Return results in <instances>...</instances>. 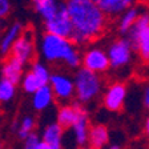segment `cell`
I'll list each match as a JSON object with an SVG mask.
<instances>
[{"instance_id":"34","label":"cell","mask_w":149,"mask_h":149,"mask_svg":"<svg viewBox=\"0 0 149 149\" xmlns=\"http://www.w3.org/2000/svg\"><path fill=\"white\" fill-rule=\"evenodd\" d=\"M148 109H149V107H148Z\"/></svg>"},{"instance_id":"27","label":"cell","mask_w":149,"mask_h":149,"mask_svg":"<svg viewBox=\"0 0 149 149\" xmlns=\"http://www.w3.org/2000/svg\"><path fill=\"white\" fill-rule=\"evenodd\" d=\"M144 130H145V134H146V139L149 140V117L145 120V124H144Z\"/></svg>"},{"instance_id":"25","label":"cell","mask_w":149,"mask_h":149,"mask_svg":"<svg viewBox=\"0 0 149 149\" xmlns=\"http://www.w3.org/2000/svg\"><path fill=\"white\" fill-rule=\"evenodd\" d=\"M12 11V1L11 0H0V19H4Z\"/></svg>"},{"instance_id":"19","label":"cell","mask_w":149,"mask_h":149,"mask_svg":"<svg viewBox=\"0 0 149 149\" xmlns=\"http://www.w3.org/2000/svg\"><path fill=\"white\" fill-rule=\"evenodd\" d=\"M64 129L57 123H49L41 132V141L49 145L52 149H63Z\"/></svg>"},{"instance_id":"22","label":"cell","mask_w":149,"mask_h":149,"mask_svg":"<svg viewBox=\"0 0 149 149\" xmlns=\"http://www.w3.org/2000/svg\"><path fill=\"white\" fill-rule=\"evenodd\" d=\"M16 95V85L6 79L0 77V104L12 101Z\"/></svg>"},{"instance_id":"30","label":"cell","mask_w":149,"mask_h":149,"mask_svg":"<svg viewBox=\"0 0 149 149\" xmlns=\"http://www.w3.org/2000/svg\"><path fill=\"white\" fill-rule=\"evenodd\" d=\"M3 29V19H0V32Z\"/></svg>"},{"instance_id":"5","label":"cell","mask_w":149,"mask_h":149,"mask_svg":"<svg viewBox=\"0 0 149 149\" xmlns=\"http://www.w3.org/2000/svg\"><path fill=\"white\" fill-rule=\"evenodd\" d=\"M105 51L109 60V69L120 71L129 67L133 61L134 51L125 36L112 40L105 48Z\"/></svg>"},{"instance_id":"18","label":"cell","mask_w":149,"mask_h":149,"mask_svg":"<svg viewBox=\"0 0 149 149\" xmlns=\"http://www.w3.org/2000/svg\"><path fill=\"white\" fill-rule=\"evenodd\" d=\"M109 144V130L102 124H93L88 133V146L92 149H104Z\"/></svg>"},{"instance_id":"13","label":"cell","mask_w":149,"mask_h":149,"mask_svg":"<svg viewBox=\"0 0 149 149\" xmlns=\"http://www.w3.org/2000/svg\"><path fill=\"white\" fill-rule=\"evenodd\" d=\"M109 19H117L127 9L136 6L137 0H93Z\"/></svg>"},{"instance_id":"24","label":"cell","mask_w":149,"mask_h":149,"mask_svg":"<svg viewBox=\"0 0 149 149\" xmlns=\"http://www.w3.org/2000/svg\"><path fill=\"white\" fill-rule=\"evenodd\" d=\"M40 143V139L36 133H32L24 140V148L23 149H37V145Z\"/></svg>"},{"instance_id":"26","label":"cell","mask_w":149,"mask_h":149,"mask_svg":"<svg viewBox=\"0 0 149 149\" xmlns=\"http://www.w3.org/2000/svg\"><path fill=\"white\" fill-rule=\"evenodd\" d=\"M143 102L144 105L148 108L149 107V84H146L145 87L143 88Z\"/></svg>"},{"instance_id":"12","label":"cell","mask_w":149,"mask_h":149,"mask_svg":"<svg viewBox=\"0 0 149 149\" xmlns=\"http://www.w3.org/2000/svg\"><path fill=\"white\" fill-rule=\"evenodd\" d=\"M87 113L85 108L80 105L79 102H72V104H63L56 113V123L63 128V129H71L76 121Z\"/></svg>"},{"instance_id":"9","label":"cell","mask_w":149,"mask_h":149,"mask_svg":"<svg viewBox=\"0 0 149 149\" xmlns=\"http://www.w3.org/2000/svg\"><path fill=\"white\" fill-rule=\"evenodd\" d=\"M128 97V88L123 81H113L102 91V105L107 111L118 112L124 108Z\"/></svg>"},{"instance_id":"8","label":"cell","mask_w":149,"mask_h":149,"mask_svg":"<svg viewBox=\"0 0 149 149\" xmlns=\"http://www.w3.org/2000/svg\"><path fill=\"white\" fill-rule=\"evenodd\" d=\"M35 33L32 29H24L20 37L15 41V44L11 48L9 56L16 59L23 65H27L31 63L35 57Z\"/></svg>"},{"instance_id":"20","label":"cell","mask_w":149,"mask_h":149,"mask_svg":"<svg viewBox=\"0 0 149 149\" xmlns=\"http://www.w3.org/2000/svg\"><path fill=\"white\" fill-rule=\"evenodd\" d=\"M55 101V96L49 85H44L32 93V107L37 112H43L48 109Z\"/></svg>"},{"instance_id":"3","label":"cell","mask_w":149,"mask_h":149,"mask_svg":"<svg viewBox=\"0 0 149 149\" xmlns=\"http://www.w3.org/2000/svg\"><path fill=\"white\" fill-rule=\"evenodd\" d=\"M74 84V97L76 102L85 105L95 101L104 91V80L101 74L93 73L88 69L80 67L73 74Z\"/></svg>"},{"instance_id":"15","label":"cell","mask_w":149,"mask_h":149,"mask_svg":"<svg viewBox=\"0 0 149 149\" xmlns=\"http://www.w3.org/2000/svg\"><path fill=\"white\" fill-rule=\"evenodd\" d=\"M65 1L67 0H35L33 8L45 23L55 17L60 9L65 7Z\"/></svg>"},{"instance_id":"4","label":"cell","mask_w":149,"mask_h":149,"mask_svg":"<svg viewBox=\"0 0 149 149\" xmlns=\"http://www.w3.org/2000/svg\"><path fill=\"white\" fill-rule=\"evenodd\" d=\"M129 40L130 45L134 51V55L143 61L149 63V12L143 11L137 19L136 24L132 27L125 36Z\"/></svg>"},{"instance_id":"7","label":"cell","mask_w":149,"mask_h":149,"mask_svg":"<svg viewBox=\"0 0 149 149\" xmlns=\"http://www.w3.org/2000/svg\"><path fill=\"white\" fill-rule=\"evenodd\" d=\"M81 67L97 74L109 71V60L107 51L99 45L88 47L81 52Z\"/></svg>"},{"instance_id":"2","label":"cell","mask_w":149,"mask_h":149,"mask_svg":"<svg viewBox=\"0 0 149 149\" xmlns=\"http://www.w3.org/2000/svg\"><path fill=\"white\" fill-rule=\"evenodd\" d=\"M40 57L47 63H63L71 69H79L81 65V52L69 39L56 35L44 33L39 43Z\"/></svg>"},{"instance_id":"17","label":"cell","mask_w":149,"mask_h":149,"mask_svg":"<svg viewBox=\"0 0 149 149\" xmlns=\"http://www.w3.org/2000/svg\"><path fill=\"white\" fill-rule=\"evenodd\" d=\"M23 74H24V65L16 59L8 56L1 65V77L17 85L22 83Z\"/></svg>"},{"instance_id":"16","label":"cell","mask_w":149,"mask_h":149,"mask_svg":"<svg viewBox=\"0 0 149 149\" xmlns=\"http://www.w3.org/2000/svg\"><path fill=\"white\" fill-rule=\"evenodd\" d=\"M143 11L144 9L140 6H134L121 13L117 17V22H116V28H117L118 33L123 35V36H127L128 32L132 29V27L136 24L137 19L143 13Z\"/></svg>"},{"instance_id":"11","label":"cell","mask_w":149,"mask_h":149,"mask_svg":"<svg viewBox=\"0 0 149 149\" xmlns=\"http://www.w3.org/2000/svg\"><path fill=\"white\" fill-rule=\"evenodd\" d=\"M44 28H45L47 33L56 35V36L65 37V39L71 37L73 28H72L71 19H69L68 12H67V3H65V7L60 9L59 13L55 17L51 19L49 22L44 23Z\"/></svg>"},{"instance_id":"29","label":"cell","mask_w":149,"mask_h":149,"mask_svg":"<svg viewBox=\"0 0 149 149\" xmlns=\"http://www.w3.org/2000/svg\"><path fill=\"white\" fill-rule=\"evenodd\" d=\"M108 149H123V148L118 144H111V145H108Z\"/></svg>"},{"instance_id":"14","label":"cell","mask_w":149,"mask_h":149,"mask_svg":"<svg viewBox=\"0 0 149 149\" xmlns=\"http://www.w3.org/2000/svg\"><path fill=\"white\" fill-rule=\"evenodd\" d=\"M24 32V25L20 22H13L0 36V55L9 56L11 48L15 44L20 35Z\"/></svg>"},{"instance_id":"10","label":"cell","mask_w":149,"mask_h":149,"mask_svg":"<svg viewBox=\"0 0 149 149\" xmlns=\"http://www.w3.org/2000/svg\"><path fill=\"white\" fill-rule=\"evenodd\" d=\"M48 85L52 89L55 99L64 104H68L69 100L74 97L73 77H71L69 74L63 73V72H55L51 74Z\"/></svg>"},{"instance_id":"33","label":"cell","mask_w":149,"mask_h":149,"mask_svg":"<svg viewBox=\"0 0 149 149\" xmlns=\"http://www.w3.org/2000/svg\"><path fill=\"white\" fill-rule=\"evenodd\" d=\"M32 1H35V0H32Z\"/></svg>"},{"instance_id":"32","label":"cell","mask_w":149,"mask_h":149,"mask_svg":"<svg viewBox=\"0 0 149 149\" xmlns=\"http://www.w3.org/2000/svg\"><path fill=\"white\" fill-rule=\"evenodd\" d=\"M0 149H1V144H0Z\"/></svg>"},{"instance_id":"1","label":"cell","mask_w":149,"mask_h":149,"mask_svg":"<svg viewBox=\"0 0 149 149\" xmlns=\"http://www.w3.org/2000/svg\"><path fill=\"white\" fill-rule=\"evenodd\" d=\"M65 3L73 28L69 40L76 47L87 45L107 32L109 17L93 0H67Z\"/></svg>"},{"instance_id":"28","label":"cell","mask_w":149,"mask_h":149,"mask_svg":"<svg viewBox=\"0 0 149 149\" xmlns=\"http://www.w3.org/2000/svg\"><path fill=\"white\" fill-rule=\"evenodd\" d=\"M37 149H52L49 145H47L45 143H43L40 140V143H39V145H37Z\"/></svg>"},{"instance_id":"21","label":"cell","mask_w":149,"mask_h":149,"mask_svg":"<svg viewBox=\"0 0 149 149\" xmlns=\"http://www.w3.org/2000/svg\"><path fill=\"white\" fill-rule=\"evenodd\" d=\"M89 128H91V123H89L88 113H84V115L76 121V124L71 128L76 145H79V146L83 148V146H85L88 144V133H89Z\"/></svg>"},{"instance_id":"6","label":"cell","mask_w":149,"mask_h":149,"mask_svg":"<svg viewBox=\"0 0 149 149\" xmlns=\"http://www.w3.org/2000/svg\"><path fill=\"white\" fill-rule=\"evenodd\" d=\"M51 71L48 68V65L43 61H33L29 67L27 72H24L22 79V87L24 92L27 93H33L36 92L39 88L48 85L51 79Z\"/></svg>"},{"instance_id":"31","label":"cell","mask_w":149,"mask_h":149,"mask_svg":"<svg viewBox=\"0 0 149 149\" xmlns=\"http://www.w3.org/2000/svg\"><path fill=\"white\" fill-rule=\"evenodd\" d=\"M80 149H92V148H89V146H83V148H80Z\"/></svg>"},{"instance_id":"23","label":"cell","mask_w":149,"mask_h":149,"mask_svg":"<svg viewBox=\"0 0 149 149\" xmlns=\"http://www.w3.org/2000/svg\"><path fill=\"white\" fill-rule=\"evenodd\" d=\"M35 127H36L35 118L31 117V116H25V117L20 121V124H19V127H17V137L20 140H25L29 134L33 133Z\"/></svg>"}]
</instances>
